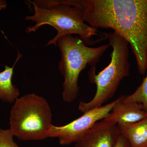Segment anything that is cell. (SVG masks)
Returning <instances> with one entry per match:
<instances>
[{"instance_id": "6da1fadb", "label": "cell", "mask_w": 147, "mask_h": 147, "mask_svg": "<svg viewBox=\"0 0 147 147\" xmlns=\"http://www.w3.org/2000/svg\"><path fill=\"white\" fill-rule=\"evenodd\" d=\"M90 26L111 29L130 45L139 73L147 70V0H84Z\"/></svg>"}, {"instance_id": "7a4b0ae2", "label": "cell", "mask_w": 147, "mask_h": 147, "mask_svg": "<svg viewBox=\"0 0 147 147\" xmlns=\"http://www.w3.org/2000/svg\"><path fill=\"white\" fill-rule=\"evenodd\" d=\"M109 44L113 48L110 63L96 74V67L92 66L88 72L90 82L96 86L94 97L89 102H80L79 110L82 113L102 106L113 97L122 80L129 75L128 42L116 32L106 33Z\"/></svg>"}, {"instance_id": "3957f363", "label": "cell", "mask_w": 147, "mask_h": 147, "mask_svg": "<svg viewBox=\"0 0 147 147\" xmlns=\"http://www.w3.org/2000/svg\"><path fill=\"white\" fill-rule=\"evenodd\" d=\"M31 3V2H30ZM34 12L32 16H27V21L35 22L34 26L26 29L27 32H34L44 25H49L57 31L56 36L50 40L47 45H57V40L61 37L76 34L87 45L96 42L91 40L94 36L101 33L97 29L85 23L83 11L71 6L72 0H63V4H58L48 8H43L31 3Z\"/></svg>"}, {"instance_id": "277c9868", "label": "cell", "mask_w": 147, "mask_h": 147, "mask_svg": "<svg viewBox=\"0 0 147 147\" xmlns=\"http://www.w3.org/2000/svg\"><path fill=\"white\" fill-rule=\"evenodd\" d=\"M57 44L61 53L58 67L64 77L63 100L65 102H73L79 94L80 73L88 65L96 66L110 45L108 43L90 47L80 38L72 35L61 37Z\"/></svg>"}, {"instance_id": "5b68a950", "label": "cell", "mask_w": 147, "mask_h": 147, "mask_svg": "<svg viewBox=\"0 0 147 147\" xmlns=\"http://www.w3.org/2000/svg\"><path fill=\"white\" fill-rule=\"evenodd\" d=\"M9 119L13 136L23 141L47 139L53 125L49 103L44 98L34 93L18 98L11 108Z\"/></svg>"}, {"instance_id": "8992f818", "label": "cell", "mask_w": 147, "mask_h": 147, "mask_svg": "<svg viewBox=\"0 0 147 147\" xmlns=\"http://www.w3.org/2000/svg\"><path fill=\"white\" fill-rule=\"evenodd\" d=\"M120 96L110 103L84 113L80 117L61 126L53 125L49 137L57 138L60 144L68 146L76 143L98 122L107 117Z\"/></svg>"}, {"instance_id": "52a82bcc", "label": "cell", "mask_w": 147, "mask_h": 147, "mask_svg": "<svg viewBox=\"0 0 147 147\" xmlns=\"http://www.w3.org/2000/svg\"><path fill=\"white\" fill-rule=\"evenodd\" d=\"M120 135L117 123L105 118L95 124L75 143V147H115Z\"/></svg>"}, {"instance_id": "ba28073f", "label": "cell", "mask_w": 147, "mask_h": 147, "mask_svg": "<svg viewBox=\"0 0 147 147\" xmlns=\"http://www.w3.org/2000/svg\"><path fill=\"white\" fill-rule=\"evenodd\" d=\"M121 95L107 118L118 125H127L138 122L147 117V113L142 104L125 101Z\"/></svg>"}, {"instance_id": "9c48e42d", "label": "cell", "mask_w": 147, "mask_h": 147, "mask_svg": "<svg viewBox=\"0 0 147 147\" xmlns=\"http://www.w3.org/2000/svg\"><path fill=\"white\" fill-rule=\"evenodd\" d=\"M22 55L18 52L15 63L11 67L5 66V69L0 72V100L7 103H13L18 98L19 90L12 82L13 68Z\"/></svg>"}, {"instance_id": "30bf717a", "label": "cell", "mask_w": 147, "mask_h": 147, "mask_svg": "<svg viewBox=\"0 0 147 147\" xmlns=\"http://www.w3.org/2000/svg\"><path fill=\"white\" fill-rule=\"evenodd\" d=\"M130 147H147V117L131 124L118 125Z\"/></svg>"}, {"instance_id": "8fae6325", "label": "cell", "mask_w": 147, "mask_h": 147, "mask_svg": "<svg viewBox=\"0 0 147 147\" xmlns=\"http://www.w3.org/2000/svg\"><path fill=\"white\" fill-rule=\"evenodd\" d=\"M124 100L142 104L147 113V74L141 86L132 94L125 96Z\"/></svg>"}, {"instance_id": "7c38bea8", "label": "cell", "mask_w": 147, "mask_h": 147, "mask_svg": "<svg viewBox=\"0 0 147 147\" xmlns=\"http://www.w3.org/2000/svg\"><path fill=\"white\" fill-rule=\"evenodd\" d=\"M13 137L10 129L0 128V147H21L14 142Z\"/></svg>"}, {"instance_id": "4fadbf2b", "label": "cell", "mask_w": 147, "mask_h": 147, "mask_svg": "<svg viewBox=\"0 0 147 147\" xmlns=\"http://www.w3.org/2000/svg\"><path fill=\"white\" fill-rule=\"evenodd\" d=\"M115 147H130L129 143L123 135L119 136Z\"/></svg>"}]
</instances>
